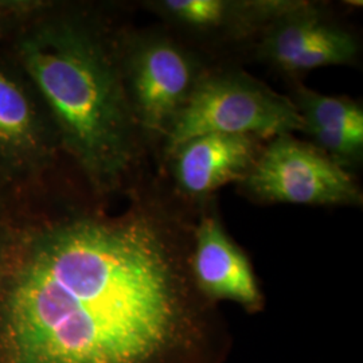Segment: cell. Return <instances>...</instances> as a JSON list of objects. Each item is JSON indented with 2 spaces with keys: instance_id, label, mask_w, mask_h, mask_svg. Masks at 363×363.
Segmentation results:
<instances>
[{
  "instance_id": "12",
  "label": "cell",
  "mask_w": 363,
  "mask_h": 363,
  "mask_svg": "<svg viewBox=\"0 0 363 363\" xmlns=\"http://www.w3.org/2000/svg\"><path fill=\"white\" fill-rule=\"evenodd\" d=\"M39 4L38 0H0V38L9 37Z\"/></svg>"
},
{
  "instance_id": "10",
  "label": "cell",
  "mask_w": 363,
  "mask_h": 363,
  "mask_svg": "<svg viewBox=\"0 0 363 363\" xmlns=\"http://www.w3.org/2000/svg\"><path fill=\"white\" fill-rule=\"evenodd\" d=\"M294 104L303 118L304 132L313 138L316 148L339 164L361 157L363 112L359 105L306 88L298 89Z\"/></svg>"
},
{
  "instance_id": "14",
  "label": "cell",
  "mask_w": 363,
  "mask_h": 363,
  "mask_svg": "<svg viewBox=\"0 0 363 363\" xmlns=\"http://www.w3.org/2000/svg\"><path fill=\"white\" fill-rule=\"evenodd\" d=\"M4 187H6V186L3 184V182L0 181V189H4Z\"/></svg>"
},
{
  "instance_id": "2",
  "label": "cell",
  "mask_w": 363,
  "mask_h": 363,
  "mask_svg": "<svg viewBox=\"0 0 363 363\" xmlns=\"http://www.w3.org/2000/svg\"><path fill=\"white\" fill-rule=\"evenodd\" d=\"M11 57L38 91L60 148L96 194L117 191L139 151V125L125 89L120 52L84 13L49 1L13 28Z\"/></svg>"
},
{
  "instance_id": "7",
  "label": "cell",
  "mask_w": 363,
  "mask_h": 363,
  "mask_svg": "<svg viewBox=\"0 0 363 363\" xmlns=\"http://www.w3.org/2000/svg\"><path fill=\"white\" fill-rule=\"evenodd\" d=\"M190 273L199 295L214 306L234 303L249 315L265 307L250 259L216 217H203L193 229Z\"/></svg>"
},
{
  "instance_id": "11",
  "label": "cell",
  "mask_w": 363,
  "mask_h": 363,
  "mask_svg": "<svg viewBox=\"0 0 363 363\" xmlns=\"http://www.w3.org/2000/svg\"><path fill=\"white\" fill-rule=\"evenodd\" d=\"M157 7L166 16L182 25L195 28L220 27L234 16L252 21H272L276 13L274 1L230 3L223 0H166Z\"/></svg>"
},
{
  "instance_id": "5",
  "label": "cell",
  "mask_w": 363,
  "mask_h": 363,
  "mask_svg": "<svg viewBox=\"0 0 363 363\" xmlns=\"http://www.w3.org/2000/svg\"><path fill=\"white\" fill-rule=\"evenodd\" d=\"M60 150L38 91L11 54L0 52V181L4 186L38 181Z\"/></svg>"
},
{
  "instance_id": "4",
  "label": "cell",
  "mask_w": 363,
  "mask_h": 363,
  "mask_svg": "<svg viewBox=\"0 0 363 363\" xmlns=\"http://www.w3.org/2000/svg\"><path fill=\"white\" fill-rule=\"evenodd\" d=\"M250 194L292 205H358L361 191L350 174L319 148L292 133L273 138L245 175Z\"/></svg>"
},
{
  "instance_id": "1",
  "label": "cell",
  "mask_w": 363,
  "mask_h": 363,
  "mask_svg": "<svg viewBox=\"0 0 363 363\" xmlns=\"http://www.w3.org/2000/svg\"><path fill=\"white\" fill-rule=\"evenodd\" d=\"M193 230L154 211L19 223L0 269V363H225L190 273Z\"/></svg>"
},
{
  "instance_id": "6",
  "label": "cell",
  "mask_w": 363,
  "mask_h": 363,
  "mask_svg": "<svg viewBox=\"0 0 363 363\" xmlns=\"http://www.w3.org/2000/svg\"><path fill=\"white\" fill-rule=\"evenodd\" d=\"M120 62L139 130L167 133L198 81L193 60L171 39L145 37L130 43Z\"/></svg>"
},
{
  "instance_id": "13",
  "label": "cell",
  "mask_w": 363,
  "mask_h": 363,
  "mask_svg": "<svg viewBox=\"0 0 363 363\" xmlns=\"http://www.w3.org/2000/svg\"><path fill=\"white\" fill-rule=\"evenodd\" d=\"M16 226L18 222L13 217V211L9 206L3 189H0V269L13 242Z\"/></svg>"
},
{
  "instance_id": "3",
  "label": "cell",
  "mask_w": 363,
  "mask_h": 363,
  "mask_svg": "<svg viewBox=\"0 0 363 363\" xmlns=\"http://www.w3.org/2000/svg\"><path fill=\"white\" fill-rule=\"evenodd\" d=\"M304 130L292 100L242 72L199 78L167 130V150L208 133L279 136Z\"/></svg>"
},
{
  "instance_id": "9",
  "label": "cell",
  "mask_w": 363,
  "mask_h": 363,
  "mask_svg": "<svg viewBox=\"0 0 363 363\" xmlns=\"http://www.w3.org/2000/svg\"><path fill=\"white\" fill-rule=\"evenodd\" d=\"M256 136L249 135L208 133L187 140L172 152L179 189L191 196H205L245 177L256 160Z\"/></svg>"
},
{
  "instance_id": "8",
  "label": "cell",
  "mask_w": 363,
  "mask_h": 363,
  "mask_svg": "<svg viewBox=\"0 0 363 363\" xmlns=\"http://www.w3.org/2000/svg\"><path fill=\"white\" fill-rule=\"evenodd\" d=\"M262 52L280 69L298 73L347 65L358 54V43L350 33L325 22L310 6L294 3L273 21Z\"/></svg>"
}]
</instances>
